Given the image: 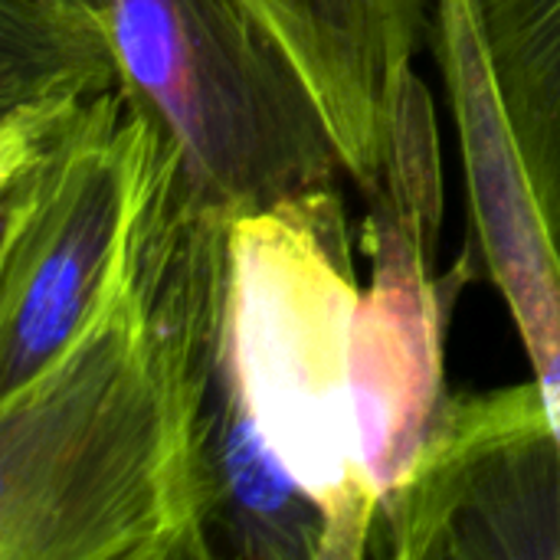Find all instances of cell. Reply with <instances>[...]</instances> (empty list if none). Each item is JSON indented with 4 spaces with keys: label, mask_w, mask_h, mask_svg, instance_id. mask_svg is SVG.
Here are the masks:
<instances>
[{
    "label": "cell",
    "mask_w": 560,
    "mask_h": 560,
    "mask_svg": "<svg viewBox=\"0 0 560 560\" xmlns=\"http://www.w3.org/2000/svg\"><path fill=\"white\" fill-rule=\"evenodd\" d=\"M125 92L177 151L194 197L233 217L348 174L305 72L246 0H112Z\"/></svg>",
    "instance_id": "obj_3"
},
{
    "label": "cell",
    "mask_w": 560,
    "mask_h": 560,
    "mask_svg": "<svg viewBox=\"0 0 560 560\" xmlns=\"http://www.w3.org/2000/svg\"><path fill=\"white\" fill-rule=\"evenodd\" d=\"M368 200L374 272L354 308L348 364L364 463L384 499L407 479L450 394L446 279L433 276L443 230L440 131L417 72L400 98L384 177Z\"/></svg>",
    "instance_id": "obj_5"
},
{
    "label": "cell",
    "mask_w": 560,
    "mask_h": 560,
    "mask_svg": "<svg viewBox=\"0 0 560 560\" xmlns=\"http://www.w3.org/2000/svg\"><path fill=\"white\" fill-rule=\"evenodd\" d=\"M479 16L525 174L560 243V0H479Z\"/></svg>",
    "instance_id": "obj_11"
},
{
    "label": "cell",
    "mask_w": 560,
    "mask_h": 560,
    "mask_svg": "<svg viewBox=\"0 0 560 560\" xmlns=\"http://www.w3.org/2000/svg\"><path fill=\"white\" fill-rule=\"evenodd\" d=\"M233 220L190 194L164 135L105 299L0 397V560H207L200 417L226 328Z\"/></svg>",
    "instance_id": "obj_1"
},
{
    "label": "cell",
    "mask_w": 560,
    "mask_h": 560,
    "mask_svg": "<svg viewBox=\"0 0 560 560\" xmlns=\"http://www.w3.org/2000/svg\"><path fill=\"white\" fill-rule=\"evenodd\" d=\"M230 253L226 348L249 413L322 509L325 560L368 558L381 495L351 394L348 351L361 289L338 187L236 217Z\"/></svg>",
    "instance_id": "obj_2"
},
{
    "label": "cell",
    "mask_w": 560,
    "mask_h": 560,
    "mask_svg": "<svg viewBox=\"0 0 560 560\" xmlns=\"http://www.w3.org/2000/svg\"><path fill=\"white\" fill-rule=\"evenodd\" d=\"M66 3H75V7H85V10H92V13L112 16V13H108V3H112V0H66Z\"/></svg>",
    "instance_id": "obj_12"
},
{
    "label": "cell",
    "mask_w": 560,
    "mask_h": 560,
    "mask_svg": "<svg viewBox=\"0 0 560 560\" xmlns=\"http://www.w3.org/2000/svg\"><path fill=\"white\" fill-rule=\"evenodd\" d=\"M558 249H560V243H558Z\"/></svg>",
    "instance_id": "obj_13"
},
{
    "label": "cell",
    "mask_w": 560,
    "mask_h": 560,
    "mask_svg": "<svg viewBox=\"0 0 560 560\" xmlns=\"http://www.w3.org/2000/svg\"><path fill=\"white\" fill-rule=\"evenodd\" d=\"M200 489L207 560H325V515L259 433L226 328L200 417Z\"/></svg>",
    "instance_id": "obj_9"
},
{
    "label": "cell",
    "mask_w": 560,
    "mask_h": 560,
    "mask_svg": "<svg viewBox=\"0 0 560 560\" xmlns=\"http://www.w3.org/2000/svg\"><path fill=\"white\" fill-rule=\"evenodd\" d=\"M315 89L348 177L371 197L433 0H246Z\"/></svg>",
    "instance_id": "obj_8"
},
{
    "label": "cell",
    "mask_w": 560,
    "mask_h": 560,
    "mask_svg": "<svg viewBox=\"0 0 560 560\" xmlns=\"http://www.w3.org/2000/svg\"><path fill=\"white\" fill-rule=\"evenodd\" d=\"M368 555L560 560V443L541 384L446 394L407 479L377 505Z\"/></svg>",
    "instance_id": "obj_6"
},
{
    "label": "cell",
    "mask_w": 560,
    "mask_h": 560,
    "mask_svg": "<svg viewBox=\"0 0 560 560\" xmlns=\"http://www.w3.org/2000/svg\"><path fill=\"white\" fill-rule=\"evenodd\" d=\"M164 135L125 85L46 121L0 125V397L26 387L115 282Z\"/></svg>",
    "instance_id": "obj_4"
},
{
    "label": "cell",
    "mask_w": 560,
    "mask_h": 560,
    "mask_svg": "<svg viewBox=\"0 0 560 560\" xmlns=\"http://www.w3.org/2000/svg\"><path fill=\"white\" fill-rule=\"evenodd\" d=\"M118 85L112 16L66 0H0V125L59 118Z\"/></svg>",
    "instance_id": "obj_10"
},
{
    "label": "cell",
    "mask_w": 560,
    "mask_h": 560,
    "mask_svg": "<svg viewBox=\"0 0 560 560\" xmlns=\"http://www.w3.org/2000/svg\"><path fill=\"white\" fill-rule=\"evenodd\" d=\"M430 43L453 105L476 249L515 315L560 443V249L499 95L479 0H433Z\"/></svg>",
    "instance_id": "obj_7"
}]
</instances>
